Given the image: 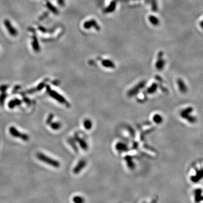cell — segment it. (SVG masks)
Instances as JSON below:
<instances>
[{"label": "cell", "mask_w": 203, "mask_h": 203, "mask_svg": "<svg viewBox=\"0 0 203 203\" xmlns=\"http://www.w3.org/2000/svg\"><path fill=\"white\" fill-rule=\"evenodd\" d=\"M37 157L39 160L54 168H58L60 167V163L57 160L52 159V158L44 154L43 153L38 152L37 153Z\"/></svg>", "instance_id": "1"}, {"label": "cell", "mask_w": 203, "mask_h": 203, "mask_svg": "<svg viewBox=\"0 0 203 203\" xmlns=\"http://www.w3.org/2000/svg\"><path fill=\"white\" fill-rule=\"evenodd\" d=\"M46 91L48 94L50 95L51 98H53L54 99L58 101V102L62 104H64V105H68V103L66 101V99L64 98L63 96H62L60 94H59L55 90H52L50 86L46 85Z\"/></svg>", "instance_id": "2"}, {"label": "cell", "mask_w": 203, "mask_h": 203, "mask_svg": "<svg viewBox=\"0 0 203 203\" xmlns=\"http://www.w3.org/2000/svg\"><path fill=\"white\" fill-rule=\"evenodd\" d=\"M9 132L13 137L17 138H20V139H21L23 141H25V142H27V141H28L29 139L28 135L26 134L20 132L19 131L14 127H11L9 128Z\"/></svg>", "instance_id": "3"}, {"label": "cell", "mask_w": 203, "mask_h": 203, "mask_svg": "<svg viewBox=\"0 0 203 203\" xmlns=\"http://www.w3.org/2000/svg\"><path fill=\"white\" fill-rule=\"evenodd\" d=\"M4 24L5 26L6 29L8 31L9 34L12 36H16L18 34V31L12 25L11 22L8 19H5L4 21Z\"/></svg>", "instance_id": "4"}, {"label": "cell", "mask_w": 203, "mask_h": 203, "mask_svg": "<svg viewBox=\"0 0 203 203\" xmlns=\"http://www.w3.org/2000/svg\"><path fill=\"white\" fill-rule=\"evenodd\" d=\"M83 26L84 28L86 29H89L93 28L97 31L100 30V26L95 19H90L85 22Z\"/></svg>", "instance_id": "5"}, {"label": "cell", "mask_w": 203, "mask_h": 203, "mask_svg": "<svg viewBox=\"0 0 203 203\" xmlns=\"http://www.w3.org/2000/svg\"><path fill=\"white\" fill-rule=\"evenodd\" d=\"M32 48H33L34 51L36 52V53H38V52L40 51L41 49L39 45L38 38L37 37V36L34 33H33V35H32Z\"/></svg>", "instance_id": "6"}, {"label": "cell", "mask_w": 203, "mask_h": 203, "mask_svg": "<svg viewBox=\"0 0 203 203\" xmlns=\"http://www.w3.org/2000/svg\"><path fill=\"white\" fill-rule=\"evenodd\" d=\"M46 83H47L46 80L44 81L43 82L39 83L36 88H32L31 89H29V90H27V93L28 94H32V93H34L36 92H38V91H41L46 86Z\"/></svg>", "instance_id": "7"}, {"label": "cell", "mask_w": 203, "mask_h": 203, "mask_svg": "<svg viewBox=\"0 0 203 203\" xmlns=\"http://www.w3.org/2000/svg\"><path fill=\"white\" fill-rule=\"evenodd\" d=\"M163 53L162 52H160L158 54V59L156 62V67L157 69L158 70H162L164 67L165 65V61L163 58Z\"/></svg>", "instance_id": "8"}, {"label": "cell", "mask_w": 203, "mask_h": 203, "mask_svg": "<svg viewBox=\"0 0 203 203\" xmlns=\"http://www.w3.org/2000/svg\"><path fill=\"white\" fill-rule=\"evenodd\" d=\"M202 190L201 189H197L194 191V199L196 203H199L203 201V196L202 195Z\"/></svg>", "instance_id": "9"}, {"label": "cell", "mask_w": 203, "mask_h": 203, "mask_svg": "<svg viewBox=\"0 0 203 203\" xmlns=\"http://www.w3.org/2000/svg\"><path fill=\"white\" fill-rule=\"evenodd\" d=\"M192 109L191 108H189L188 109H186V110H185L184 111V112H182V116H183V117H185V116H187V115L189 116V113L190 112H192ZM187 117L186 118V119L189 120L190 123H195V121H196V118H195V117H194L193 116H191L190 115V117Z\"/></svg>", "instance_id": "10"}, {"label": "cell", "mask_w": 203, "mask_h": 203, "mask_svg": "<svg viewBox=\"0 0 203 203\" xmlns=\"http://www.w3.org/2000/svg\"><path fill=\"white\" fill-rule=\"evenodd\" d=\"M46 6L47 7V8L49 10V11H51L52 13H53L55 15H58L59 14V11L58 9L56 8V7L54 6L53 4H52L50 1H48V0H46Z\"/></svg>", "instance_id": "11"}, {"label": "cell", "mask_w": 203, "mask_h": 203, "mask_svg": "<svg viewBox=\"0 0 203 203\" xmlns=\"http://www.w3.org/2000/svg\"><path fill=\"white\" fill-rule=\"evenodd\" d=\"M22 105V101L18 98H15L9 102L8 107L10 109H14L16 106H19Z\"/></svg>", "instance_id": "12"}, {"label": "cell", "mask_w": 203, "mask_h": 203, "mask_svg": "<svg viewBox=\"0 0 203 203\" xmlns=\"http://www.w3.org/2000/svg\"><path fill=\"white\" fill-rule=\"evenodd\" d=\"M203 178V170L201 169L197 171L196 173V174L195 176H193L191 178L192 182L194 183H196L200 181Z\"/></svg>", "instance_id": "13"}, {"label": "cell", "mask_w": 203, "mask_h": 203, "mask_svg": "<svg viewBox=\"0 0 203 203\" xmlns=\"http://www.w3.org/2000/svg\"><path fill=\"white\" fill-rule=\"evenodd\" d=\"M85 166V162L83 161H81L79 162L78 163V164L76 166L75 168H74L73 173H75V174H78V173L84 169Z\"/></svg>", "instance_id": "14"}, {"label": "cell", "mask_w": 203, "mask_h": 203, "mask_svg": "<svg viewBox=\"0 0 203 203\" xmlns=\"http://www.w3.org/2000/svg\"><path fill=\"white\" fill-rule=\"evenodd\" d=\"M116 8V1H112L110 4V5L108 6L107 8L105 10V12L107 13H112V12L114 11L115 10V9Z\"/></svg>", "instance_id": "15"}, {"label": "cell", "mask_w": 203, "mask_h": 203, "mask_svg": "<svg viewBox=\"0 0 203 203\" xmlns=\"http://www.w3.org/2000/svg\"><path fill=\"white\" fill-rule=\"evenodd\" d=\"M148 20L150 22V23L153 26H157L160 24V21L156 16L154 15H150L148 17Z\"/></svg>", "instance_id": "16"}, {"label": "cell", "mask_w": 203, "mask_h": 203, "mask_svg": "<svg viewBox=\"0 0 203 203\" xmlns=\"http://www.w3.org/2000/svg\"><path fill=\"white\" fill-rule=\"evenodd\" d=\"M102 64L103 66L106 67H110L111 68L115 67L114 63L110 60H103L102 62Z\"/></svg>", "instance_id": "17"}, {"label": "cell", "mask_w": 203, "mask_h": 203, "mask_svg": "<svg viewBox=\"0 0 203 203\" xmlns=\"http://www.w3.org/2000/svg\"><path fill=\"white\" fill-rule=\"evenodd\" d=\"M178 85H179V87L180 88V90H181L182 92H186V91H187L186 86V85L185 84L184 82L182 80H180V79L178 80Z\"/></svg>", "instance_id": "18"}, {"label": "cell", "mask_w": 203, "mask_h": 203, "mask_svg": "<svg viewBox=\"0 0 203 203\" xmlns=\"http://www.w3.org/2000/svg\"><path fill=\"white\" fill-rule=\"evenodd\" d=\"M73 201L75 203H85V199L81 196H75L73 198Z\"/></svg>", "instance_id": "19"}, {"label": "cell", "mask_w": 203, "mask_h": 203, "mask_svg": "<svg viewBox=\"0 0 203 203\" xmlns=\"http://www.w3.org/2000/svg\"><path fill=\"white\" fill-rule=\"evenodd\" d=\"M7 96V94L6 92L2 93L1 94H0V106H3L4 105Z\"/></svg>", "instance_id": "20"}, {"label": "cell", "mask_w": 203, "mask_h": 203, "mask_svg": "<svg viewBox=\"0 0 203 203\" xmlns=\"http://www.w3.org/2000/svg\"><path fill=\"white\" fill-rule=\"evenodd\" d=\"M50 127L54 130H59L61 128V124L59 122H54L50 124Z\"/></svg>", "instance_id": "21"}, {"label": "cell", "mask_w": 203, "mask_h": 203, "mask_svg": "<svg viewBox=\"0 0 203 203\" xmlns=\"http://www.w3.org/2000/svg\"><path fill=\"white\" fill-rule=\"evenodd\" d=\"M151 3L152 11H156L157 10V5L156 0H151Z\"/></svg>", "instance_id": "22"}, {"label": "cell", "mask_w": 203, "mask_h": 203, "mask_svg": "<svg viewBox=\"0 0 203 203\" xmlns=\"http://www.w3.org/2000/svg\"><path fill=\"white\" fill-rule=\"evenodd\" d=\"M54 116L53 114V113H50V114H49L48 118H47L46 119V124L48 125H50V124L52 123V121H53V120L54 118Z\"/></svg>", "instance_id": "23"}, {"label": "cell", "mask_w": 203, "mask_h": 203, "mask_svg": "<svg viewBox=\"0 0 203 203\" xmlns=\"http://www.w3.org/2000/svg\"><path fill=\"white\" fill-rule=\"evenodd\" d=\"M8 88H9L8 85H2L0 86V91H1V93H5Z\"/></svg>", "instance_id": "24"}, {"label": "cell", "mask_w": 203, "mask_h": 203, "mask_svg": "<svg viewBox=\"0 0 203 203\" xmlns=\"http://www.w3.org/2000/svg\"><path fill=\"white\" fill-rule=\"evenodd\" d=\"M38 28L39 30L43 32V33H48V30H47V29H46L45 28H44V27H42V26H38Z\"/></svg>", "instance_id": "25"}, {"label": "cell", "mask_w": 203, "mask_h": 203, "mask_svg": "<svg viewBox=\"0 0 203 203\" xmlns=\"http://www.w3.org/2000/svg\"><path fill=\"white\" fill-rule=\"evenodd\" d=\"M58 4L61 7H63L65 5V0H57Z\"/></svg>", "instance_id": "26"}, {"label": "cell", "mask_w": 203, "mask_h": 203, "mask_svg": "<svg viewBox=\"0 0 203 203\" xmlns=\"http://www.w3.org/2000/svg\"><path fill=\"white\" fill-rule=\"evenodd\" d=\"M158 201H159V197H156L155 198H153V199L150 202H143V203H157Z\"/></svg>", "instance_id": "27"}, {"label": "cell", "mask_w": 203, "mask_h": 203, "mask_svg": "<svg viewBox=\"0 0 203 203\" xmlns=\"http://www.w3.org/2000/svg\"><path fill=\"white\" fill-rule=\"evenodd\" d=\"M48 15H49V14H48V12H46V13H45L43 14V15H41L40 17H39V20H43L44 19H45L46 17L48 16Z\"/></svg>", "instance_id": "28"}, {"label": "cell", "mask_w": 203, "mask_h": 203, "mask_svg": "<svg viewBox=\"0 0 203 203\" xmlns=\"http://www.w3.org/2000/svg\"><path fill=\"white\" fill-rule=\"evenodd\" d=\"M23 100H24V102H25V103L27 104V105H30L31 100H29V98H24Z\"/></svg>", "instance_id": "29"}, {"label": "cell", "mask_w": 203, "mask_h": 203, "mask_svg": "<svg viewBox=\"0 0 203 203\" xmlns=\"http://www.w3.org/2000/svg\"><path fill=\"white\" fill-rule=\"evenodd\" d=\"M200 26H201V28L203 29V19L202 20V21L200 22Z\"/></svg>", "instance_id": "30"}]
</instances>
